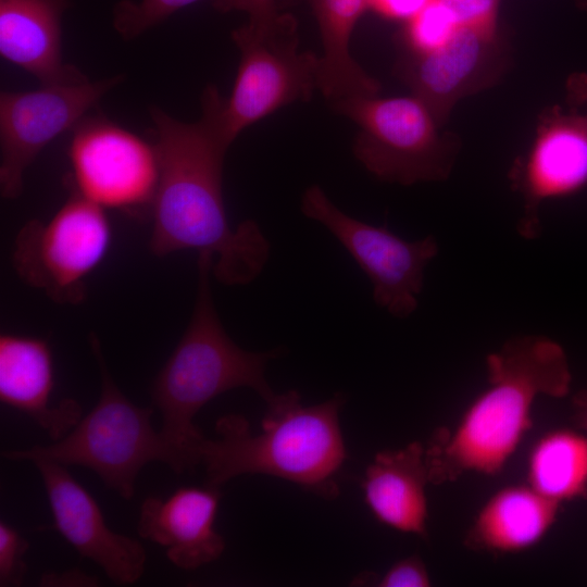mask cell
<instances>
[{
    "instance_id": "obj_25",
    "label": "cell",
    "mask_w": 587,
    "mask_h": 587,
    "mask_svg": "<svg viewBox=\"0 0 587 587\" xmlns=\"http://www.w3.org/2000/svg\"><path fill=\"white\" fill-rule=\"evenodd\" d=\"M451 12L458 27L497 33L500 0H440Z\"/></svg>"
},
{
    "instance_id": "obj_20",
    "label": "cell",
    "mask_w": 587,
    "mask_h": 587,
    "mask_svg": "<svg viewBox=\"0 0 587 587\" xmlns=\"http://www.w3.org/2000/svg\"><path fill=\"white\" fill-rule=\"evenodd\" d=\"M323 47L319 57L317 87L324 97L337 101L378 93L379 83L369 75L350 52L354 27L371 8V0H309Z\"/></svg>"
},
{
    "instance_id": "obj_22",
    "label": "cell",
    "mask_w": 587,
    "mask_h": 587,
    "mask_svg": "<svg viewBox=\"0 0 587 587\" xmlns=\"http://www.w3.org/2000/svg\"><path fill=\"white\" fill-rule=\"evenodd\" d=\"M203 0H122L113 10V26L125 40L135 39L177 11ZM226 12L227 0H209Z\"/></svg>"
},
{
    "instance_id": "obj_28",
    "label": "cell",
    "mask_w": 587,
    "mask_h": 587,
    "mask_svg": "<svg viewBox=\"0 0 587 587\" xmlns=\"http://www.w3.org/2000/svg\"><path fill=\"white\" fill-rule=\"evenodd\" d=\"M429 0H371V8L394 18L409 20Z\"/></svg>"
},
{
    "instance_id": "obj_19",
    "label": "cell",
    "mask_w": 587,
    "mask_h": 587,
    "mask_svg": "<svg viewBox=\"0 0 587 587\" xmlns=\"http://www.w3.org/2000/svg\"><path fill=\"white\" fill-rule=\"evenodd\" d=\"M560 503L529 485L508 486L479 510L469 528L467 549L492 553L519 552L536 545L554 523Z\"/></svg>"
},
{
    "instance_id": "obj_26",
    "label": "cell",
    "mask_w": 587,
    "mask_h": 587,
    "mask_svg": "<svg viewBox=\"0 0 587 587\" xmlns=\"http://www.w3.org/2000/svg\"><path fill=\"white\" fill-rule=\"evenodd\" d=\"M379 587H427L430 578L419 557H409L395 563L380 578L372 579Z\"/></svg>"
},
{
    "instance_id": "obj_3",
    "label": "cell",
    "mask_w": 587,
    "mask_h": 587,
    "mask_svg": "<svg viewBox=\"0 0 587 587\" xmlns=\"http://www.w3.org/2000/svg\"><path fill=\"white\" fill-rule=\"evenodd\" d=\"M344 403L340 392L311 407L301 403L295 389L275 394L257 435L241 415L220 417L217 437H203L193 449L196 464L205 470V486L220 488L239 475L267 474L325 499L336 498V476L347 459L338 420Z\"/></svg>"
},
{
    "instance_id": "obj_17",
    "label": "cell",
    "mask_w": 587,
    "mask_h": 587,
    "mask_svg": "<svg viewBox=\"0 0 587 587\" xmlns=\"http://www.w3.org/2000/svg\"><path fill=\"white\" fill-rule=\"evenodd\" d=\"M67 0H0V54L42 85L86 80L63 62L62 15Z\"/></svg>"
},
{
    "instance_id": "obj_5",
    "label": "cell",
    "mask_w": 587,
    "mask_h": 587,
    "mask_svg": "<svg viewBox=\"0 0 587 587\" xmlns=\"http://www.w3.org/2000/svg\"><path fill=\"white\" fill-rule=\"evenodd\" d=\"M90 348L100 371V396L93 409L62 438L48 446L7 450L10 461L46 459L63 465H80L93 471L104 486L129 500L140 470L162 462L177 474L189 471L183 455L151 425L152 408L133 403L116 386L96 334Z\"/></svg>"
},
{
    "instance_id": "obj_29",
    "label": "cell",
    "mask_w": 587,
    "mask_h": 587,
    "mask_svg": "<svg viewBox=\"0 0 587 587\" xmlns=\"http://www.w3.org/2000/svg\"><path fill=\"white\" fill-rule=\"evenodd\" d=\"M40 586H97L98 579L87 573L72 569L65 572H46L40 576Z\"/></svg>"
},
{
    "instance_id": "obj_27",
    "label": "cell",
    "mask_w": 587,
    "mask_h": 587,
    "mask_svg": "<svg viewBox=\"0 0 587 587\" xmlns=\"http://www.w3.org/2000/svg\"><path fill=\"white\" fill-rule=\"evenodd\" d=\"M238 10L248 15L243 25L251 30H260L274 24L283 13H279L277 0H227V11Z\"/></svg>"
},
{
    "instance_id": "obj_4",
    "label": "cell",
    "mask_w": 587,
    "mask_h": 587,
    "mask_svg": "<svg viewBox=\"0 0 587 587\" xmlns=\"http://www.w3.org/2000/svg\"><path fill=\"white\" fill-rule=\"evenodd\" d=\"M213 263L211 252H199L192 315L151 387L153 405L162 414L160 432L189 470L197 465L193 449L204 437L192 423L198 411L216 396L239 387H249L270 401L275 394L265 379V369L270 360L283 353L282 348L248 351L227 335L210 285Z\"/></svg>"
},
{
    "instance_id": "obj_1",
    "label": "cell",
    "mask_w": 587,
    "mask_h": 587,
    "mask_svg": "<svg viewBox=\"0 0 587 587\" xmlns=\"http://www.w3.org/2000/svg\"><path fill=\"white\" fill-rule=\"evenodd\" d=\"M220 92L208 86L202 116L185 123L162 109H150L159 157V182L151 205L150 250L157 257L176 251H209L212 274L227 286L248 285L264 270L271 246L257 222L232 227L223 195V165L230 147L221 133Z\"/></svg>"
},
{
    "instance_id": "obj_33",
    "label": "cell",
    "mask_w": 587,
    "mask_h": 587,
    "mask_svg": "<svg viewBox=\"0 0 587 587\" xmlns=\"http://www.w3.org/2000/svg\"><path fill=\"white\" fill-rule=\"evenodd\" d=\"M277 1H278L279 8H282V7H283V3H284V0H277ZM286 1H291V0H286Z\"/></svg>"
},
{
    "instance_id": "obj_11",
    "label": "cell",
    "mask_w": 587,
    "mask_h": 587,
    "mask_svg": "<svg viewBox=\"0 0 587 587\" xmlns=\"http://www.w3.org/2000/svg\"><path fill=\"white\" fill-rule=\"evenodd\" d=\"M122 75L78 83L42 85L28 91L0 95V191L21 196L24 174L53 139L76 126Z\"/></svg>"
},
{
    "instance_id": "obj_16",
    "label": "cell",
    "mask_w": 587,
    "mask_h": 587,
    "mask_svg": "<svg viewBox=\"0 0 587 587\" xmlns=\"http://www.w3.org/2000/svg\"><path fill=\"white\" fill-rule=\"evenodd\" d=\"M54 387L52 351L39 337L0 336V401L28 415L52 440L66 435L82 419L71 398L51 404Z\"/></svg>"
},
{
    "instance_id": "obj_21",
    "label": "cell",
    "mask_w": 587,
    "mask_h": 587,
    "mask_svg": "<svg viewBox=\"0 0 587 587\" xmlns=\"http://www.w3.org/2000/svg\"><path fill=\"white\" fill-rule=\"evenodd\" d=\"M528 485L561 504L587 496V436L571 429L544 435L532 449Z\"/></svg>"
},
{
    "instance_id": "obj_8",
    "label": "cell",
    "mask_w": 587,
    "mask_h": 587,
    "mask_svg": "<svg viewBox=\"0 0 587 587\" xmlns=\"http://www.w3.org/2000/svg\"><path fill=\"white\" fill-rule=\"evenodd\" d=\"M70 189L67 200L48 222L30 220L22 226L12 249L18 277L60 304L85 301L86 279L112 241L105 210Z\"/></svg>"
},
{
    "instance_id": "obj_32",
    "label": "cell",
    "mask_w": 587,
    "mask_h": 587,
    "mask_svg": "<svg viewBox=\"0 0 587 587\" xmlns=\"http://www.w3.org/2000/svg\"><path fill=\"white\" fill-rule=\"evenodd\" d=\"M578 4H579L583 9H586V10H587V0H578Z\"/></svg>"
},
{
    "instance_id": "obj_7",
    "label": "cell",
    "mask_w": 587,
    "mask_h": 587,
    "mask_svg": "<svg viewBox=\"0 0 587 587\" xmlns=\"http://www.w3.org/2000/svg\"><path fill=\"white\" fill-rule=\"evenodd\" d=\"M240 51L233 90L217 108L221 133L230 146L255 122L296 101H307L317 87L319 57L300 51L298 24L283 13L271 26L232 33Z\"/></svg>"
},
{
    "instance_id": "obj_24",
    "label": "cell",
    "mask_w": 587,
    "mask_h": 587,
    "mask_svg": "<svg viewBox=\"0 0 587 587\" xmlns=\"http://www.w3.org/2000/svg\"><path fill=\"white\" fill-rule=\"evenodd\" d=\"M28 541L11 525L0 522V586L17 587L24 582L27 565L24 554Z\"/></svg>"
},
{
    "instance_id": "obj_2",
    "label": "cell",
    "mask_w": 587,
    "mask_h": 587,
    "mask_svg": "<svg viewBox=\"0 0 587 587\" xmlns=\"http://www.w3.org/2000/svg\"><path fill=\"white\" fill-rule=\"evenodd\" d=\"M487 386L453 430L440 427L425 447L428 482H454L467 472L497 474L532 427L539 396L562 398L572 375L564 349L546 336L513 337L486 357Z\"/></svg>"
},
{
    "instance_id": "obj_9",
    "label": "cell",
    "mask_w": 587,
    "mask_h": 587,
    "mask_svg": "<svg viewBox=\"0 0 587 587\" xmlns=\"http://www.w3.org/2000/svg\"><path fill=\"white\" fill-rule=\"evenodd\" d=\"M301 211L326 227L350 253L369 277L378 307L401 320L416 310L424 271L439 250L433 235L410 241L386 225L357 220L336 207L319 185L305 189Z\"/></svg>"
},
{
    "instance_id": "obj_31",
    "label": "cell",
    "mask_w": 587,
    "mask_h": 587,
    "mask_svg": "<svg viewBox=\"0 0 587 587\" xmlns=\"http://www.w3.org/2000/svg\"><path fill=\"white\" fill-rule=\"evenodd\" d=\"M572 409L574 423L587 434V388L575 394Z\"/></svg>"
},
{
    "instance_id": "obj_13",
    "label": "cell",
    "mask_w": 587,
    "mask_h": 587,
    "mask_svg": "<svg viewBox=\"0 0 587 587\" xmlns=\"http://www.w3.org/2000/svg\"><path fill=\"white\" fill-rule=\"evenodd\" d=\"M511 178L524 200L519 234L536 239L541 232L542 202L573 196L587 186V115L553 107L539 118L526 158Z\"/></svg>"
},
{
    "instance_id": "obj_10",
    "label": "cell",
    "mask_w": 587,
    "mask_h": 587,
    "mask_svg": "<svg viewBox=\"0 0 587 587\" xmlns=\"http://www.w3.org/2000/svg\"><path fill=\"white\" fill-rule=\"evenodd\" d=\"M71 188L102 209L129 213L151 207L159 182L155 146L92 116L83 118L68 149Z\"/></svg>"
},
{
    "instance_id": "obj_18",
    "label": "cell",
    "mask_w": 587,
    "mask_h": 587,
    "mask_svg": "<svg viewBox=\"0 0 587 587\" xmlns=\"http://www.w3.org/2000/svg\"><path fill=\"white\" fill-rule=\"evenodd\" d=\"M425 447L414 441L378 452L362 483L365 502L375 517L403 533L426 537L428 482Z\"/></svg>"
},
{
    "instance_id": "obj_30",
    "label": "cell",
    "mask_w": 587,
    "mask_h": 587,
    "mask_svg": "<svg viewBox=\"0 0 587 587\" xmlns=\"http://www.w3.org/2000/svg\"><path fill=\"white\" fill-rule=\"evenodd\" d=\"M566 101L574 107L587 105V74L572 73L565 82Z\"/></svg>"
},
{
    "instance_id": "obj_6",
    "label": "cell",
    "mask_w": 587,
    "mask_h": 587,
    "mask_svg": "<svg viewBox=\"0 0 587 587\" xmlns=\"http://www.w3.org/2000/svg\"><path fill=\"white\" fill-rule=\"evenodd\" d=\"M359 126L357 160L382 182L409 186L449 177L460 141L441 134L428 108L414 96H361L333 103Z\"/></svg>"
},
{
    "instance_id": "obj_15",
    "label": "cell",
    "mask_w": 587,
    "mask_h": 587,
    "mask_svg": "<svg viewBox=\"0 0 587 587\" xmlns=\"http://www.w3.org/2000/svg\"><path fill=\"white\" fill-rule=\"evenodd\" d=\"M221 492L205 486L177 488L167 498L147 497L140 507L138 535L163 546L167 559L195 570L218 559L225 540L214 528Z\"/></svg>"
},
{
    "instance_id": "obj_23",
    "label": "cell",
    "mask_w": 587,
    "mask_h": 587,
    "mask_svg": "<svg viewBox=\"0 0 587 587\" xmlns=\"http://www.w3.org/2000/svg\"><path fill=\"white\" fill-rule=\"evenodd\" d=\"M458 25L440 0H429L407 21L404 39L408 51L426 52L444 45Z\"/></svg>"
},
{
    "instance_id": "obj_12",
    "label": "cell",
    "mask_w": 587,
    "mask_h": 587,
    "mask_svg": "<svg viewBox=\"0 0 587 587\" xmlns=\"http://www.w3.org/2000/svg\"><path fill=\"white\" fill-rule=\"evenodd\" d=\"M507 62V49L497 33L459 27L436 49L408 51L396 68L441 127L454 104L492 86Z\"/></svg>"
},
{
    "instance_id": "obj_14",
    "label": "cell",
    "mask_w": 587,
    "mask_h": 587,
    "mask_svg": "<svg viewBox=\"0 0 587 587\" xmlns=\"http://www.w3.org/2000/svg\"><path fill=\"white\" fill-rule=\"evenodd\" d=\"M30 462L41 475L55 529L113 583H136L143 574L147 559L140 541L108 527L95 498L65 465L46 459Z\"/></svg>"
}]
</instances>
